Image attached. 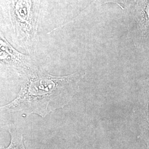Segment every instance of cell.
Listing matches in <instances>:
<instances>
[{
  "label": "cell",
  "instance_id": "obj_1",
  "mask_svg": "<svg viewBox=\"0 0 149 149\" xmlns=\"http://www.w3.org/2000/svg\"><path fill=\"white\" fill-rule=\"evenodd\" d=\"M84 76L83 72L62 77L34 74L22 86L17 98L3 109L10 112L34 113L44 117L69 102L79 91V82Z\"/></svg>",
  "mask_w": 149,
  "mask_h": 149
},
{
  "label": "cell",
  "instance_id": "obj_2",
  "mask_svg": "<svg viewBox=\"0 0 149 149\" xmlns=\"http://www.w3.org/2000/svg\"><path fill=\"white\" fill-rule=\"evenodd\" d=\"M41 0H3V12L9 19L15 42L28 52L33 50Z\"/></svg>",
  "mask_w": 149,
  "mask_h": 149
},
{
  "label": "cell",
  "instance_id": "obj_3",
  "mask_svg": "<svg viewBox=\"0 0 149 149\" xmlns=\"http://www.w3.org/2000/svg\"><path fill=\"white\" fill-rule=\"evenodd\" d=\"M1 65H9L16 69H29L31 62L29 58L18 52L1 36Z\"/></svg>",
  "mask_w": 149,
  "mask_h": 149
},
{
  "label": "cell",
  "instance_id": "obj_4",
  "mask_svg": "<svg viewBox=\"0 0 149 149\" xmlns=\"http://www.w3.org/2000/svg\"><path fill=\"white\" fill-rule=\"evenodd\" d=\"M139 138L141 139L149 149V101L145 112L144 119L140 126Z\"/></svg>",
  "mask_w": 149,
  "mask_h": 149
},
{
  "label": "cell",
  "instance_id": "obj_5",
  "mask_svg": "<svg viewBox=\"0 0 149 149\" xmlns=\"http://www.w3.org/2000/svg\"><path fill=\"white\" fill-rule=\"evenodd\" d=\"M11 141L7 148H1V149H26L23 144V136L17 132L10 131Z\"/></svg>",
  "mask_w": 149,
  "mask_h": 149
},
{
  "label": "cell",
  "instance_id": "obj_6",
  "mask_svg": "<svg viewBox=\"0 0 149 149\" xmlns=\"http://www.w3.org/2000/svg\"><path fill=\"white\" fill-rule=\"evenodd\" d=\"M103 3H115L120 6L122 8H123V5H125L127 0H102Z\"/></svg>",
  "mask_w": 149,
  "mask_h": 149
},
{
  "label": "cell",
  "instance_id": "obj_7",
  "mask_svg": "<svg viewBox=\"0 0 149 149\" xmlns=\"http://www.w3.org/2000/svg\"><path fill=\"white\" fill-rule=\"evenodd\" d=\"M146 15H147L148 20V21L149 22V2L148 4V6H147V7H146Z\"/></svg>",
  "mask_w": 149,
  "mask_h": 149
},
{
  "label": "cell",
  "instance_id": "obj_8",
  "mask_svg": "<svg viewBox=\"0 0 149 149\" xmlns=\"http://www.w3.org/2000/svg\"><path fill=\"white\" fill-rule=\"evenodd\" d=\"M146 84H147V85L148 86V87H149V77L147 78V79L146 80Z\"/></svg>",
  "mask_w": 149,
  "mask_h": 149
}]
</instances>
